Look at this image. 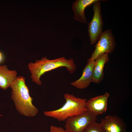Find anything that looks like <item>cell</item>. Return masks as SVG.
I'll return each mask as SVG.
<instances>
[{"instance_id": "5", "label": "cell", "mask_w": 132, "mask_h": 132, "mask_svg": "<svg viewBox=\"0 0 132 132\" xmlns=\"http://www.w3.org/2000/svg\"><path fill=\"white\" fill-rule=\"evenodd\" d=\"M96 120V116L86 111L67 119L65 121V129L68 132H84L88 125Z\"/></svg>"}, {"instance_id": "14", "label": "cell", "mask_w": 132, "mask_h": 132, "mask_svg": "<svg viewBox=\"0 0 132 132\" xmlns=\"http://www.w3.org/2000/svg\"><path fill=\"white\" fill-rule=\"evenodd\" d=\"M49 132H68L63 128L51 125L50 127Z\"/></svg>"}, {"instance_id": "10", "label": "cell", "mask_w": 132, "mask_h": 132, "mask_svg": "<svg viewBox=\"0 0 132 132\" xmlns=\"http://www.w3.org/2000/svg\"><path fill=\"white\" fill-rule=\"evenodd\" d=\"M98 0H77L74 1L72 6V9L74 13V19L80 22L87 23L85 14V9Z\"/></svg>"}, {"instance_id": "15", "label": "cell", "mask_w": 132, "mask_h": 132, "mask_svg": "<svg viewBox=\"0 0 132 132\" xmlns=\"http://www.w3.org/2000/svg\"><path fill=\"white\" fill-rule=\"evenodd\" d=\"M4 59V56L2 53L0 51V63L2 62Z\"/></svg>"}, {"instance_id": "4", "label": "cell", "mask_w": 132, "mask_h": 132, "mask_svg": "<svg viewBox=\"0 0 132 132\" xmlns=\"http://www.w3.org/2000/svg\"><path fill=\"white\" fill-rule=\"evenodd\" d=\"M101 0L93 4V15L88 24V31L90 44L93 45L97 42L103 32V22L102 16Z\"/></svg>"}, {"instance_id": "1", "label": "cell", "mask_w": 132, "mask_h": 132, "mask_svg": "<svg viewBox=\"0 0 132 132\" xmlns=\"http://www.w3.org/2000/svg\"><path fill=\"white\" fill-rule=\"evenodd\" d=\"M25 78L22 76L17 77L11 85V98L16 109L22 115L33 117L38 113V109L32 103L33 99L30 96Z\"/></svg>"}, {"instance_id": "13", "label": "cell", "mask_w": 132, "mask_h": 132, "mask_svg": "<svg viewBox=\"0 0 132 132\" xmlns=\"http://www.w3.org/2000/svg\"><path fill=\"white\" fill-rule=\"evenodd\" d=\"M84 132H104L100 123L95 121L89 124Z\"/></svg>"}, {"instance_id": "7", "label": "cell", "mask_w": 132, "mask_h": 132, "mask_svg": "<svg viewBox=\"0 0 132 132\" xmlns=\"http://www.w3.org/2000/svg\"><path fill=\"white\" fill-rule=\"evenodd\" d=\"M109 93L106 92L102 95L92 98L86 103V109L88 111L94 115L97 116L106 112L107 109Z\"/></svg>"}, {"instance_id": "2", "label": "cell", "mask_w": 132, "mask_h": 132, "mask_svg": "<svg viewBox=\"0 0 132 132\" xmlns=\"http://www.w3.org/2000/svg\"><path fill=\"white\" fill-rule=\"evenodd\" d=\"M28 66L31 74L32 81L39 86L42 84L40 77L45 72L60 67H65L72 74L77 68L72 58L67 59L64 57L52 60L48 59L46 57H44L40 60H36L34 63H30Z\"/></svg>"}, {"instance_id": "8", "label": "cell", "mask_w": 132, "mask_h": 132, "mask_svg": "<svg viewBox=\"0 0 132 132\" xmlns=\"http://www.w3.org/2000/svg\"><path fill=\"white\" fill-rule=\"evenodd\" d=\"M100 124L104 132H127L125 123L117 116H107L102 119Z\"/></svg>"}, {"instance_id": "9", "label": "cell", "mask_w": 132, "mask_h": 132, "mask_svg": "<svg viewBox=\"0 0 132 132\" xmlns=\"http://www.w3.org/2000/svg\"><path fill=\"white\" fill-rule=\"evenodd\" d=\"M95 60L90 58L84 67L81 77L70 84L76 88L82 89L87 88L92 82Z\"/></svg>"}, {"instance_id": "3", "label": "cell", "mask_w": 132, "mask_h": 132, "mask_svg": "<svg viewBox=\"0 0 132 132\" xmlns=\"http://www.w3.org/2000/svg\"><path fill=\"white\" fill-rule=\"evenodd\" d=\"M63 96L65 102L63 106L57 109L44 111V115L58 121H64L69 117L81 114L86 111V99L77 97L67 93Z\"/></svg>"}, {"instance_id": "6", "label": "cell", "mask_w": 132, "mask_h": 132, "mask_svg": "<svg viewBox=\"0 0 132 132\" xmlns=\"http://www.w3.org/2000/svg\"><path fill=\"white\" fill-rule=\"evenodd\" d=\"M111 29L103 32L95 46V49L90 58L95 60L99 56L104 54H111L114 51L116 43Z\"/></svg>"}, {"instance_id": "11", "label": "cell", "mask_w": 132, "mask_h": 132, "mask_svg": "<svg viewBox=\"0 0 132 132\" xmlns=\"http://www.w3.org/2000/svg\"><path fill=\"white\" fill-rule=\"evenodd\" d=\"M109 60L108 54L105 53L99 56L95 60L92 82L99 84L103 80L104 66Z\"/></svg>"}, {"instance_id": "12", "label": "cell", "mask_w": 132, "mask_h": 132, "mask_svg": "<svg viewBox=\"0 0 132 132\" xmlns=\"http://www.w3.org/2000/svg\"><path fill=\"white\" fill-rule=\"evenodd\" d=\"M17 75L16 70L8 69L5 65L0 66V88L6 90L10 87Z\"/></svg>"}]
</instances>
